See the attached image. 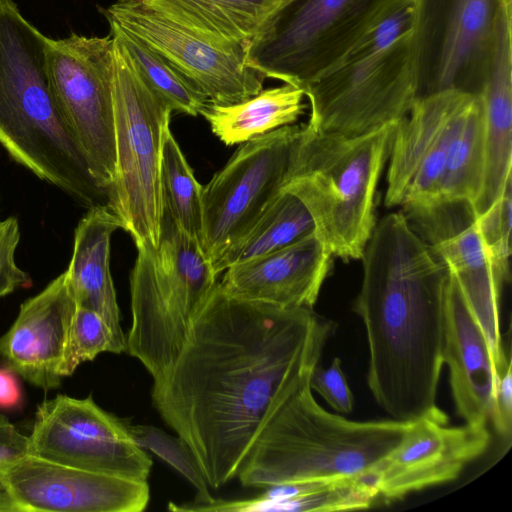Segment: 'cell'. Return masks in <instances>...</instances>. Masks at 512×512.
I'll return each mask as SVG.
<instances>
[{"instance_id":"cell-1","label":"cell","mask_w":512,"mask_h":512,"mask_svg":"<svg viewBox=\"0 0 512 512\" xmlns=\"http://www.w3.org/2000/svg\"><path fill=\"white\" fill-rule=\"evenodd\" d=\"M331 329L312 309L237 299L217 283L151 390L210 488L237 476L272 409L319 364Z\"/></svg>"},{"instance_id":"cell-2","label":"cell","mask_w":512,"mask_h":512,"mask_svg":"<svg viewBox=\"0 0 512 512\" xmlns=\"http://www.w3.org/2000/svg\"><path fill=\"white\" fill-rule=\"evenodd\" d=\"M353 311L369 350L367 384L392 419H449L437 406L450 273L402 211L382 217L360 259Z\"/></svg>"},{"instance_id":"cell-3","label":"cell","mask_w":512,"mask_h":512,"mask_svg":"<svg viewBox=\"0 0 512 512\" xmlns=\"http://www.w3.org/2000/svg\"><path fill=\"white\" fill-rule=\"evenodd\" d=\"M312 370L284 394L251 444L236 476L243 486L363 476L406 435L412 421H355L324 409L312 394Z\"/></svg>"},{"instance_id":"cell-4","label":"cell","mask_w":512,"mask_h":512,"mask_svg":"<svg viewBox=\"0 0 512 512\" xmlns=\"http://www.w3.org/2000/svg\"><path fill=\"white\" fill-rule=\"evenodd\" d=\"M46 42L13 0H0V144L82 206L106 204L51 89Z\"/></svg>"},{"instance_id":"cell-5","label":"cell","mask_w":512,"mask_h":512,"mask_svg":"<svg viewBox=\"0 0 512 512\" xmlns=\"http://www.w3.org/2000/svg\"><path fill=\"white\" fill-rule=\"evenodd\" d=\"M416 20L417 0H390L336 64L302 87L306 125L353 137L403 119L418 98Z\"/></svg>"},{"instance_id":"cell-6","label":"cell","mask_w":512,"mask_h":512,"mask_svg":"<svg viewBox=\"0 0 512 512\" xmlns=\"http://www.w3.org/2000/svg\"><path fill=\"white\" fill-rule=\"evenodd\" d=\"M397 123L353 137L301 127L282 187L303 202L333 257L363 255L377 222L374 199Z\"/></svg>"},{"instance_id":"cell-7","label":"cell","mask_w":512,"mask_h":512,"mask_svg":"<svg viewBox=\"0 0 512 512\" xmlns=\"http://www.w3.org/2000/svg\"><path fill=\"white\" fill-rule=\"evenodd\" d=\"M111 36L116 161L106 205L136 248L156 250L164 222L161 155L173 111L143 80L119 39Z\"/></svg>"},{"instance_id":"cell-8","label":"cell","mask_w":512,"mask_h":512,"mask_svg":"<svg viewBox=\"0 0 512 512\" xmlns=\"http://www.w3.org/2000/svg\"><path fill=\"white\" fill-rule=\"evenodd\" d=\"M390 0H292L246 43L265 78L303 87L336 64Z\"/></svg>"},{"instance_id":"cell-9","label":"cell","mask_w":512,"mask_h":512,"mask_svg":"<svg viewBox=\"0 0 512 512\" xmlns=\"http://www.w3.org/2000/svg\"><path fill=\"white\" fill-rule=\"evenodd\" d=\"M46 73L58 106L96 184L106 192L115 172L113 38L72 33L47 37Z\"/></svg>"},{"instance_id":"cell-10","label":"cell","mask_w":512,"mask_h":512,"mask_svg":"<svg viewBox=\"0 0 512 512\" xmlns=\"http://www.w3.org/2000/svg\"><path fill=\"white\" fill-rule=\"evenodd\" d=\"M302 125H286L254 137L202 186L199 238L215 262L256 221L284 185Z\"/></svg>"},{"instance_id":"cell-11","label":"cell","mask_w":512,"mask_h":512,"mask_svg":"<svg viewBox=\"0 0 512 512\" xmlns=\"http://www.w3.org/2000/svg\"><path fill=\"white\" fill-rule=\"evenodd\" d=\"M109 22L147 43L217 105L244 101L263 89L246 43L221 44L181 24L149 0H117L103 10Z\"/></svg>"},{"instance_id":"cell-12","label":"cell","mask_w":512,"mask_h":512,"mask_svg":"<svg viewBox=\"0 0 512 512\" xmlns=\"http://www.w3.org/2000/svg\"><path fill=\"white\" fill-rule=\"evenodd\" d=\"M503 0H417L418 98L479 94L493 56Z\"/></svg>"},{"instance_id":"cell-13","label":"cell","mask_w":512,"mask_h":512,"mask_svg":"<svg viewBox=\"0 0 512 512\" xmlns=\"http://www.w3.org/2000/svg\"><path fill=\"white\" fill-rule=\"evenodd\" d=\"M130 420L101 407L90 394H58L36 410L28 454L92 472L147 481L151 457L133 440Z\"/></svg>"},{"instance_id":"cell-14","label":"cell","mask_w":512,"mask_h":512,"mask_svg":"<svg viewBox=\"0 0 512 512\" xmlns=\"http://www.w3.org/2000/svg\"><path fill=\"white\" fill-rule=\"evenodd\" d=\"M402 212L457 281L504 371L511 359L502 347L499 303L508 279L482 238L473 206L466 201L439 200L404 207Z\"/></svg>"},{"instance_id":"cell-15","label":"cell","mask_w":512,"mask_h":512,"mask_svg":"<svg viewBox=\"0 0 512 512\" xmlns=\"http://www.w3.org/2000/svg\"><path fill=\"white\" fill-rule=\"evenodd\" d=\"M477 96L450 89L416 99L393 134L386 207L404 208L437 200L449 149Z\"/></svg>"},{"instance_id":"cell-16","label":"cell","mask_w":512,"mask_h":512,"mask_svg":"<svg viewBox=\"0 0 512 512\" xmlns=\"http://www.w3.org/2000/svg\"><path fill=\"white\" fill-rule=\"evenodd\" d=\"M18 512H140L147 481L92 472L25 454L2 467Z\"/></svg>"},{"instance_id":"cell-17","label":"cell","mask_w":512,"mask_h":512,"mask_svg":"<svg viewBox=\"0 0 512 512\" xmlns=\"http://www.w3.org/2000/svg\"><path fill=\"white\" fill-rule=\"evenodd\" d=\"M449 419L424 416L412 421L400 444L368 477L387 501L456 479L489 447L488 425L450 426Z\"/></svg>"},{"instance_id":"cell-18","label":"cell","mask_w":512,"mask_h":512,"mask_svg":"<svg viewBox=\"0 0 512 512\" xmlns=\"http://www.w3.org/2000/svg\"><path fill=\"white\" fill-rule=\"evenodd\" d=\"M216 278L199 239L164 216L154 261L145 268L140 283L143 309L152 325L170 340L184 341L217 285Z\"/></svg>"},{"instance_id":"cell-19","label":"cell","mask_w":512,"mask_h":512,"mask_svg":"<svg viewBox=\"0 0 512 512\" xmlns=\"http://www.w3.org/2000/svg\"><path fill=\"white\" fill-rule=\"evenodd\" d=\"M76 309L66 272L23 302L0 338V356L7 367L38 388L58 387Z\"/></svg>"},{"instance_id":"cell-20","label":"cell","mask_w":512,"mask_h":512,"mask_svg":"<svg viewBox=\"0 0 512 512\" xmlns=\"http://www.w3.org/2000/svg\"><path fill=\"white\" fill-rule=\"evenodd\" d=\"M332 258L312 232L286 247L228 267L218 283L237 299L312 309L331 270Z\"/></svg>"},{"instance_id":"cell-21","label":"cell","mask_w":512,"mask_h":512,"mask_svg":"<svg viewBox=\"0 0 512 512\" xmlns=\"http://www.w3.org/2000/svg\"><path fill=\"white\" fill-rule=\"evenodd\" d=\"M443 363L457 415L467 424L488 425L503 371L457 281L450 274L443 341ZM506 369V368H505Z\"/></svg>"},{"instance_id":"cell-22","label":"cell","mask_w":512,"mask_h":512,"mask_svg":"<svg viewBox=\"0 0 512 512\" xmlns=\"http://www.w3.org/2000/svg\"><path fill=\"white\" fill-rule=\"evenodd\" d=\"M512 14L500 15L490 67L479 93L485 132V181L476 215L487 209L512 178Z\"/></svg>"},{"instance_id":"cell-23","label":"cell","mask_w":512,"mask_h":512,"mask_svg":"<svg viewBox=\"0 0 512 512\" xmlns=\"http://www.w3.org/2000/svg\"><path fill=\"white\" fill-rule=\"evenodd\" d=\"M118 229L119 220L106 204L88 208L75 229L65 272L77 306L97 312L118 336L126 337L110 271V243Z\"/></svg>"},{"instance_id":"cell-24","label":"cell","mask_w":512,"mask_h":512,"mask_svg":"<svg viewBox=\"0 0 512 512\" xmlns=\"http://www.w3.org/2000/svg\"><path fill=\"white\" fill-rule=\"evenodd\" d=\"M304 97L301 87L283 83L238 103L208 102L200 115L220 141L234 145L294 124L306 108Z\"/></svg>"},{"instance_id":"cell-25","label":"cell","mask_w":512,"mask_h":512,"mask_svg":"<svg viewBox=\"0 0 512 512\" xmlns=\"http://www.w3.org/2000/svg\"><path fill=\"white\" fill-rule=\"evenodd\" d=\"M167 16L221 44L250 40L292 0H149Z\"/></svg>"},{"instance_id":"cell-26","label":"cell","mask_w":512,"mask_h":512,"mask_svg":"<svg viewBox=\"0 0 512 512\" xmlns=\"http://www.w3.org/2000/svg\"><path fill=\"white\" fill-rule=\"evenodd\" d=\"M314 232L303 202L281 187L251 227L212 263L218 276L228 267L286 247Z\"/></svg>"},{"instance_id":"cell-27","label":"cell","mask_w":512,"mask_h":512,"mask_svg":"<svg viewBox=\"0 0 512 512\" xmlns=\"http://www.w3.org/2000/svg\"><path fill=\"white\" fill-rule=\"evenodd\" d=\"M485 165L483 107L478 94L449 149L436 201H466L475 208L484 189Z\"/></svg>"},{"instance_id":"cell-28","label":"cell","mask_w":512,"mask_h":512,"mask_svg":"<svg viewBox=\"0 0 512 512\" xmlns=\"http://www.w3.org/2000/svg\"><path fill=\"white\" fill-rule=\"evenodd\" d=\"M109 24L110 33L122 43L143 80L173 112L201 114L209 101L179 70L140 38Z\"/></svg>"},{"instance_id":"cell-29","label":"cell","mask_w":512,"mask_h":512,"mask_svg":"<svg viewBox=\"0 0 512 512\" xmlns=\"http://www.w3.org/2000/svg\"><path fill=\"white\" fill-rule=\"evenodd\" d=\"M160 191L164 216L199 239L202 228V185L196 180L170 127L164 135Z\"/></svg>"},{"instance_id":"cell-30","label":"cell","mask_w":512,"mask_h":512,"mask_svg":"<svg viewBox=\"0 0 512 512\" xmlns=\"http://www.w3.org/2000/svg\"><path fill=\"white\" fill-rule=\"evenodd\" d=\"M129 432L135 443L142 449L156 454L182 474L195 488L196 497L188 503L170 502L168 509L175 512L195 511L199 506L212 502L209 485L190 447L179 437L172 436L152 425L131 424Z\"/></svg>"},{"instance_id":"cell-31","label":"cell","mask_w":512,"mask_h":512,"mask_svg":"<svg viewBox=\"0 0 512 512\" xmlns=\"http://www.w3.org/2000/svg\"><path fill=\"white\" fill-rule=\"evenodd\" d=\"M126 352V337L118 336L97 312L77 306L64 360V377L102 353Z\"/></svg>"},{"instance_id":"cell-32","label":"cell","mask_w":512,"mask_h":512,"mask_svg":"<svg viewBox=\"0 0 512 512\" xmlns=\"http://www.w3.org/2000/svg\"><path fill=\"white\" fill-rule=\"evenodd\" d=\"M512 178L508 179L500 195L482 213L477 215L483 240L497 265L510 280Z\"/></svg>"},{"instance_id":"cell-33","label":"cell","mask_w":512,"mask_h":512,"mask_svg":"<svg viewBox=\"0 0 512 512\" xmlns=\"http://www.w3.org/2000/svg\"><path fill=\"white\" fill-rule=\"evenodd\" d=\"M309 384L335 411L342 414L352 412L354 397L339 357H335L327 367L317 364L311 372Z\"/></svg>"},{"instance_id":"cell-34","label":"cell","mask_w":512,"mask_h":512,"mask_svg":"<svg viewBox=\"0 0 512 512\" xmlns=\"http://www.w3.org/2000/svg\"><path fill=\"white\" fill-rule=\"evenodd\" d=\"M20 240L19 223L15 217L0 221V297L17 288L31 285L30 276L16 263V249Z\"/></svg>"},{"instance_id":"cell-35","label":"cell","mask_w":512,"mask_h":512,"mask_svg":"<svg viewBox=\"0 0 512 512\" xmlns=\"http://www.w3.org/2000/svg\"><path fill=\"white\" fill-rule=\"evenodd\" d=\"M25 454H28V436L0 415V512H18L6 486L2 467Z\"/></svg>"},{"instance_id":"cell-36","label":"cell","mask_w":512,"mask_h":512,"mask_svg":"<svg viewBox=\"0 0 512 512\" xmlns=\"http://www.w3.org/2000/svg\"><path fill=\"white\" fill-rule=\"evenodd\" d=\"M512 366L511 362L500 376L496 389L490 421L504 439H509L512 431Z\"/></svg>"},{"instance_id":"cell-37","label":"cell","mask_w":512,"mask_h":512,"mask_svg":"<svg viewBox=\"0 0 512 512\" xmlns=\"http://www.w3.org/2000/svg\"><path fill=\"white\" fill-rule=\"evenodd\" d=\"M22 403L17 374L9 367L0 368V408L12 409Z\"/></svg>"}]
</instances>
